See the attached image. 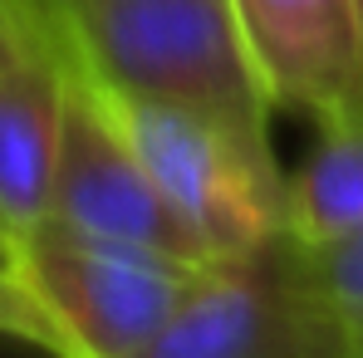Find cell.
Masks as SVG:
<instances>
[{
	"mask_svg": "<svg viewBox=\"0 0 363 358\" xmlns=\"http://www.w3.org/2000/svg\"><path fill=\"white\" fill-rule=\"evenodd\" d=\"M50 55H55V45H50ZM55 64L64 79V108L50 221L89 240L152 250V255H167L182 265H211L206 245L186 231V221L167 206V196L147 181V172L138 167V157L118 138V128L104 118V108L84 89V79L60 55H55Z\"/></svg>",
	"mask_w": 363,
	"mask_h": 358,
	"instance_id": "cell-5",
	"label": "cell"
},
{
	"mask_svg": "<svg viewBox=\"0 0 363 358\" xmlns=\"http://www.w3.org/2000/svg\"><path fill=\"white\" fill-rule=\"evenodd\" d=\"M231 15L270 108L324 123L363 104V20L354 0H231Z\"/></svg>",
	"mask_w": 363,
	"mask_h": 358,
	"instance_id": "cell-6",
	"label": "cell"
},
{
	"mask_svg": "<svg viewBox=\"0 0 363 358\" xmlns=\"http://www.w3.org/2000/svg\"><path fill=\"white\" fill-rule=\"evenodd\" d=\"M354 358H363V334H359V354H354Z\"/></svg>",
	"mask_w": 363,
	"mask_h": 358,
	"instance_id": "cell-13",
	"label": "cell"
},
{
	"mask_svg": "<svg viewBox=\"0 0 363 358\" xmlns=\"http://www.w3.org/2000/svg\"><path fill=\"white\" fill-rule=\"evenodd\" d=\"M0 5H5V10H10V15H15L25 30H30V25H35V20H45V15H50L60 0H0Z\"/></svg>",
	"mask_w": 363,
	"mask_h": 358,
	"instance_id": "cell-12",
	"label": "cell"
},
{
	"mask_svg": "<svg viewBox=\"0 0 363 358\" xmlns=\"http://www.w3.org/2000/svg\"><path fill=\"white\" fill-rule=\"evenodd\" d=\"M354 5H359V20H363V0H354Z\"/></svg>",
	"mask_w": 363,
	"mask_h": 358,
	"instance_id": "cell-14",
	"label": "cell"
},
{
	"mask_svg": "<svg viewBox=\"0 0 363 358\" xmlns=\"http://www.w3.org/2000/svg\"><path fill=\"white\" fill-rule=\"evenodd\" d=\"M55 55L84 79L147 181L167 196L211 260H236L285 236V172L270 147H250L226 123L196 108L113 89L69 60L60 45Z\"/></svg>",
	"mask_w": 363,
	"mask_h": 358,
	"instance_id": "cell-2",
	"label": "cell"
},
{
	"mask_svg": "<svg viewBox=\"0 0 363 358\" xmlns=\"http://www.w3.org/2000/svg\"><path fill=\"white\" fill-rule=\"evenodd\" d=\"M363 226V104L319 123V142L285 177V240L300 250L334 245Z\"/></svg>",
	"mask_w": 363,
	"mask_h": 358,
	"instance_id": "cell-8",
	"label": "cell"
},
{
	"mask_svg": "<svg viewBox=\"0 0 363 358\" xmlns=\"http://www.w3.org/2000/svg\"><path fill=\"white\" fill-rule=\"evenodd\" d=\"M30 30L113 89L196 108L250 147H270V99L231 0H60Z\"/></svg>",
	"mask_w": 363,
	"mask_h": 358,
	"instance_id": "cell-1",
	"label": "cell"
},
{
	"mask_svg": "<svg viewBox=\"0 0 363 358\" xmlns=\"http://www.w3.org/2000/svg\"><path fill=\"white\" fill-rule=\"evenodd\" d=\"M10 250L79 358H138L201 270L152 250L89 240L55 221Z\"/></svg>",
	"mask_w": 363,
	"mask_h": 358,
	"instance_id": "cell-4",
	"label": "cell"
},
{
	"mask_svg": "<svg viewBox=\"0 0 363 358\" xmlns=\"http://www.w3.org/2000/svg\"><path fill=\"white\" fill-rule=\"evenodd\" d=\"M0 339H15V344L40 349L50 358H79L74 344L64 339V329L55 324V314L25 285V275L15 265V250L5 240H0Z\"/></svg>",
	"mask_w": 363,
	"mask_h": 358,
	"instance_id": "cell-9",
	"label": "cell"
},
{
	"mask_svg": "<svg viewBox=\"0 0 363 358\" xmlns=\"http://www.w3.org/2000/svg\"><path fill=\"white\" fill-rule=\"evenodd\" d=\"M295 255H300L304 280L354 324V334H363V226L334 245H319V250L295 245Z\"/></svg>",
	"mask_w": 363,
	"mask_h": 358,
	"instance_id": "cell-10",
	"label": "cell"
},
{
	"mask_svg": "<svg viewBox=\"0 0 363 358\" xmlns=\"http://www.w3.org/2000/svg\"><path fill=\"white\" fill-rule=\"evenodd\" d=\"M64 79L50 45L30 40L0 64V240L20 245L50 221Z\"/></svg>",
	"mask_w": 363,
	"mask_h": 358,
	"instance_id": "cell-7",
	"label": "cell"
},
{
	"mask_svg": "<svg viewBox=\"0 0 363 358\" xmlns=\"http://www.w3.org/2000/svg\"><path fill=\"white\" fill-rule=\"evenodd\" d=\"M25 40H30V30H25V25H20V20H15L5 5H0V64L10 60V55H15Z\"/></svg>",
	"mask_w": 363,
	"mask_h": 358,
	"instance_id": "cell-11",
	"label": "cell"
},
{
	"mask_svg": "<svg viewBox=\"0 0 363 358\" xmlns=\"http://www.w3.org/2000/svg\"><path fill=\"white\" fill-rule=\"evenodd\" d=\"M354 324L300 270L280 236L196 270L167 324L138 358H354Z\"/></svg>",
	"mask_w": 363,
	"mask_h": 358,
	"instance_id": "cell-3",
	"label": "cell"
}]
</instances>
